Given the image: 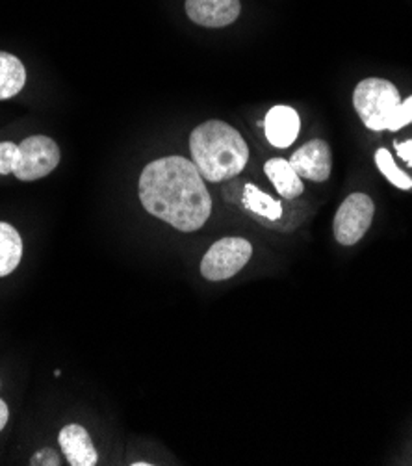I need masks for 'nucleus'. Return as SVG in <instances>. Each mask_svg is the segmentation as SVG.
<instances>
[{
    "label": "nucleus",
    "mask_w": 412,
    "mask_h": 466,
    "mask_svg": "<svg viewBox=\"0 0 412 466\" xmlns=\"http://www.w3.org/2000/svg\"><path fill=\"white\" fill-rule=\"evenodd\" d=\"M376 164L379 167V171L396 186L399 190H410L412 188V178L408 175H405L394 162L390 151L387 149H379L376 153Z\"/></svg>",
    "instance_id": "nucleus-15"
},
{
    "label": "nucleus",
    "mask_w": 412,
    "mask_h": 466,
    "mask_svg": "<svg viewBox=\"0 0 412 466\" xmlns=\"http://www.w3.org/2000/svg\"><path fill=\"white\" fill-rule=\"evenodd\" d=\"M264 171L269 177V180L273 182L275 190H277L283 198L294 199V198L303 194V190H305L303 180L296 173V169L290 166L288 160L271 158V160L266 162Z\"/></svg>",
    "instance_id": "nucleus-11"
},
{
    "label": "nucleus",
    "mask_w": 412,
    "mask_h": 466,
    "mask_svg": "<svg viewBox=\"0 0 412 466\" xmlns=\"http://www.w3.org/2000/svg\"><path fill=\"white\" fill-rule=\"evenodd\" d=\"M151 462H132V466H149Z\"/></svg>",
    "instance_id": "nucleus-21"
},
{
    "label": "nucleus",
    "mask_w": 412,
    "mask_h": 466,
    "mask_svg": "<svg viewBox=\"0 0 412 466\" xmlns=\"http://www.w3.org/2000/svg\"><path fill=\"white\" fill-rule=\"evenodd\" d=\"M376 205L370 196L353 194L349 196L335 216V238L342 246H355L370 228L374 219Z\"/></svg>",
    "instance_id": "nucleus-6"
},
{
    "label": "nucleus",
    "mask_w": 412,
    "mask_h": 466,
    "mask_svg": "<svg viewBox=\"0 0 412 466\" xmlns=\"http://www.w3.org/2000/svg\"><path fill=\"white\" fill-rule=\"evenodd\" d=\"M19 162V146L12 142L0 144V175H10Z\"/></svg>",
    "instance_id": "nucleus-16"
},
{
    "label": "nucleus",
    "mask_w": 412,
    "mask_h": 466,
    "mask_svg": "<svg viewBox=\"0 0 412 466\" xmlns=\"http://www.w3.org/2000/svg\"><path fill=\"white\" fill-rule=\"evenodd\" d=\"M288 162L301 178L326 182L331 177L333 153L329 144L324 142V139H312V142L297 149Z\"/></svg>",
    "instance_id": "nucleus-7"
},
{
    "label": "nucleus",
    "mask_w": 412,
    "mask_h": 466,
    "mask_svg": "<svg viewBox=\"0 0 412 466\" xmlns=\"http://www.w3.org/2000/svg\"><path fill=\"white\" fill-rule=\"evenodd\" d=\"M401 105L397 87L385 78H366L353 91V106L370 130H387Z\"/></svg>",
    "instance_id": "nucleus-3"
},
{
    "label": "nucleus",
    "mask_w": 412,
    "mask_h": 466,
    "mask_svg": "<svg viewBox=\"0 0 412 466\" xmlns=\"http://www.w3.org/2000/svg\"><path fill=\"white\" fill-rule=\"evenodd\" d=\"M410 121H412V96H410L408 99H405V101L397 106V110L394 112V116H392V119H390L387 130L396 132V130L407 127Z\"/></svg>",
    "instance_id": "nucleus-17"
},
{
    "label": "nucleus",
    "mask_w": 412,
    "mask_h": 466,
    "mask_svg": "<svg viewBox=\"0 0 412 466\" xmlns=\"http://www.w3.org/2000/svg\"><path fill=\"white\" fill-rule=\"evenodd\" d=\"M396 149H397V155L401 157V160L412 167V139H407V142H403V144L396 142Z\"/></svg>",
    "instance_id": "nucleus-19"
},
{
    "label": "nucleus",
    "mask_w": 412,
    "mask_h": 466,
    "mask_svg": "<svg viewBox=\"0 0 412 466\" xmlns=\"http://www.w3.org/2000/svg\"><path fill=\"white\" fill-rule=\"evenodd\" d=\"M30 464L32 466H39V464H49V466H58L60 464V459H58V453L51 448H43L39 450L37 453L32 455L30 459Z\"/></svg>",
    "instance_id": "nucleus-18"
},
{
    "label": "nucleus",
    "mask_w": 412,
    "mask_h": 466,
    "mask_svg": "<svg viewBox=\"0 0 412 466\" xmlns=\"http://www.w3.org/2000/svg\"><path fill=\"white\" fill-rule=\"evenodd\" d=\"M194 164L205 180L221 182L242 173L249 147L242 134L225 121H205L190 136Z\"/></svg>",
    "instance_id": "nucleus-2"
},
{
    "label": "nucleus",
    "mask_w": 412,
    "mask_h": 466,
    "mask_svg": "<svg viewBox=\"0 0 412 466\" xmlns=\"http://www.w3.org/2000/svg\"><path fill=\"white\" fill-rule=\"evenodd\" d=\"M253 246L246 238L217 240L201 260V275L208 281H226L251 260Z\"/></svg>",
    "instance_id": "nucleus-4"
},
{
    "label": "nucleus",
    "mask_w": 412,
    "mask_h": 466,
    "mask_svg": "<svg viewBox=\"0 0 412 466\" xmlns=\"http://www.w3.org/2000/svg\"><path fill=\"white\" fill-rule=\"evenodd\" d=\"M299 128H301L299 114L294 108L285 105L273 106L264 119V130H266L267 142L273 147H279V149H286L296 142L299 136Z\"/></svg>",
    "instance_id": "nucleus-9"
},
{
    "label": "nucleus",
    "mask_w": 412,
    "mask_h": 466,
    "mask_svg": "<svg viewBox=\"0 0 412 466\" xmlns=\"http://www.w3.org/2000/svg\"><path fill=\"white\" fill-rule=\"evenodd\" d=\"M240 0H186L188 17L206 28L233 25L240 15Z\"/></svg>",
    "instance_id": "nucleus-8"
},
{
    "label": "nucleus",
    "mask_w": 412,
    "mask_h": 466,
    "mask_svg": "<svg viewBox=\"0 0 412 466\" xmlns=\"http://www.w3.org/2000/svg\"><path fill=\"white\" fill-rule=\"evenodd\" d=\"M144 208L176 230H199L212 214V198L197 166L182 157H166L147 164L140 177Z\"/></svg>",
    "instance_id": "nucleus-1"
},
{
    "label": "nucleus",
    "mask_w": 412,
    "mask_h": 466,
    "mask_svg": "<svg viewBox=\"0 0 412 466\" xmlns=\"http://www.w3.org/2000/svg\"><path fill=\"white\" fill-rule=\"evenodd\" d=\"M60 164V149L49 136H28L19 144V162L14 175L19 180L32 182L47 177Z\"/></svg>",
    "instance_id": "nucleus-5"
},
{
    "label": "nucleus",
    "mask_w": 412,
    "mask_h": 466,
    "mask_svg": "<svg viewBox=\"0 0 412 466\" xmlns=\"http://www.w3.org/2000/svg\"><path fill=\"white\" fill-rule=\"evenodd\" d=\"M244 207L251 212H255L260 218H266L269 221H277L283 218V205L275 201L271 196L262 192L255 184H246L244 188Z\"/></svg>",
    "instance_id": "nucleus-14"
},
{
    "label": "nucleus",
    "mask_w": 412,
    "mask_h": 466,
    "mask_svg": "<svg viewBox=\"0 0 412 466\" xmlns=\"http://www.w3.org/2000/svg\"><path fill=\"white\" fill-rule=\"evenodd\" d=\"M60 448L71 466H95L99 461L89 433L78 424H69L60 431Z\"/></svg>",
    "instance_id": "nucleus-10"
},
{
    "label": "nucleus",
    "mask_w": 412,
    "mask_h": 466,
    "mask_svg": "<svg viewBox=\"0 0 412 466\" xmlns=\"http://www.w3.org/2000/svg\"><path fill=\"white\" fill-rule=\"evenodd\" d=\"M8 418H10V409H8V405L3 400H0V431L6 428Z\"/></svg>",
    "instance_id": "nucleus-20"
},
{
    "label": "nucleus",
    "mask_w": 412,
    "mask_h": 466,
    "mask_svg": "<svg viewBox=\"0 0 412 466\" xmlns=\"http://www.w3.org/2000/svg\"><path fill=\"white\" fill-rule=\"evenodd\" d=\"M23 258V240L17 228L0 221V277L10 275Z\"/></svg>",
    "instance_id": "nucleus-13"
},
{
    "label": "nucleus",
    "mask_w": 412,
    "mask_h": 466,
    "mask_svg": "<svg viewBox=\"0 0 412 466\" xmlns=\"http://www.w3.org/2000/svg\"><path fill=\"white\" fill-rule=\"evenodd\" d=\"M26 69L23 62L8 53H0V101L15 97L25 87Z\"/></svg>",
    "instance_id": "nucleus-12"
}]
</instances>
